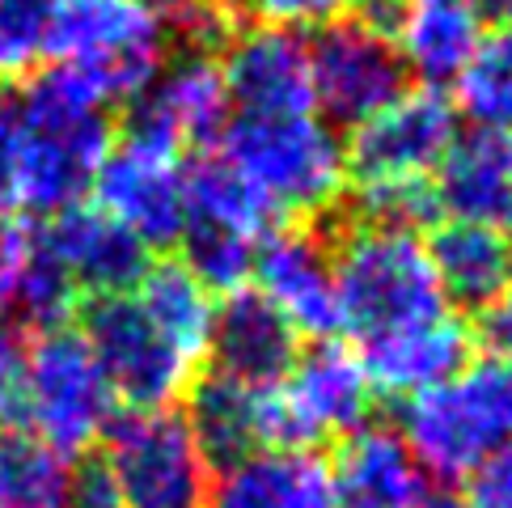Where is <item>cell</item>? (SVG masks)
Here are the masks:
<instances>
[{
  "instance_id": "d590c367",
  "label": "cell",
  "mask_w": 512,
  "mask_h": 508,
  "mask_svg": "<svg viewBox=\"0 0 512 508\" xmlns=\"http://www.w3.org/2000/svg\"><path fill=\"white\" fill-rule=\"evenodd\" d=\"M17 267H22V225L0 221V326L13 318Z\"/></svg>"
},
{
  "instance_id": "7402d4cb",
  "label": "cell",
  "mask_w": 512,
  "mask_h": 508,
  "mask_svg": "<svg viewBox=\"0 0 512 508\" xmlns=\"http://www.w3.org/2000/svg\"><path fill=\"white\" fill-rule=\"evenodd\" d=\"M339 508H415L428 492L424 466L394 428L360 424L347 432L331 462Z\"/></svg>"
},
{
  "instance_id": "8fae6325",
  "label": "cell",
  "mask_w": 512,
  "mask_h": 508,
  "mask_svg": "<svg viewBox=\"0 0 512 508\" xmlns=\"http://www.w3.org/2000/svg\"><path fill=\"white\" fill-rule=\"evenodd\" d=\"M94 199L144 250L174 246L187 221V166L170 149L123 136L94 178Z\"/></svg>"
},
{
  "instance_id": "d4e9b609",
  "label": "cell",
  "mask_w": 512,
  "mask_h": 508,
  "mask_svg": "<svg viewBox=\"0 0 512 508\" xmlns=\"http://www.w3.org/2000/svg\"><path fill=\"white\" fill-rule=\"evenodd\" d=\"M187 428L195 445L204 449L208 462H237L246 453L263 449L259 441V390L229 381L221 373L195 377V386L187 390Z\"/></svg>"
},
{
  "instance_id": "3957f363",
  "label": "cell",
  "mask_w": 512,
  "mask_h": 508,
  "mask_svg": "<svg viewBox=\"0 0 512 508\" xmlns=\"http://www.w3.org/2000/svg\"><path fill=\"white\" fill-rule=\"evenodd\" d=\"M170 30L149 0H60L47 60L72 72L106 111L132 106L170 64Z\"/></svg>"
},
{
  "instance_id": "f1b7e54d",
  "label": "cell",
  "mask_w": 512,
  "mask_h": 508,
  "mask_svg": "<svg viewBox=\"0 0 512 508\" xmlns=\"http://www.w3.org/2000/svg\"><path fill=\"white\" fill-rule=\"evenodd\" d=\"M56 5L60 0H0V85L30 77L47 60Z\"/></svg>"
},
{
  "instance_id": "ac0fdd59",
  "label": "cell",
  "mask_w": 512,
  "mask_h": 508,
  "mask_svg": "<svg viewBox=\"0 0 512 508\" xmlns=\"http://www.w3.org/2000/svg\"><path fill=\"white\" fill-rule=\"evenodd\" d=\"M280 390L305 449L322 437H335V432L339 437L356 432L373 407V381L364 373L360 356L331 339L301 352L292 373L280 381Z\"/></svg>"
},
{
  "instance_id": "1f68e13d",
  "label": "cell",
  "mask_w": 512,
  "mask_h": 508,
  "mask_svg": "<svg viewBox=\"0 0 512 508\" xmlns=\"http://www.w3.org/2000/svg\"><path fill=\"white\" fill-rule=\"evenodd\" d=\"M26 403V339L0 326V428L22 424Z\"/></svg>"
},
{
  "instance_id": "ab89813d",
  "label": "cell",
  "mask_w": 512,
  "mask_h": 508,
  "mask_svg": "<svg viewBox=\"0 0 512 508\" xmlns=\"http://www.w3.org/2000/svg\"><path fill=\"white\" fill-rule=\"evenodd\" d=\"M149 5H153V9L161 13V17H166V13H174L178 5H187V0H149Z\"/></svg>"
},
{
  "instance_id": "484cf974",
  "label": "cell",
  "mask_w": 512,
  "mask_h": 508,
  "mask_svg": "<svg viewBox=\"0 0 512 508\" xmlns=\"http://www.w3.org/2000/svg\"><path fill=\"white\" fill-rule=\"evenodd\" d=\"M132 293L144 305V314H149L191 360L208 356V335H212L216 301L178 259L149 263V271L140 276V284L132 288Z\"/></svg>"
},
{
  "instance_id": "ba28073f",
  "label": "cell",
  "mask_w": 512,
  "mask_h": 508,
  "mask_svg": "<svg viewBox=\"0 0 512 508\" xmlns=\"http://www.w3.org/2000/svg\"><path fill=\"white\" fill-rule=\"evenodd\" d=\"M85 343L111 386L115 403L132 411H174L195 386L199 360H191L161 326L144 314L136 293L85 301Z\"/></svg>"
},
{
  "instance_id": "44dd1931",
  "label": "cell",
  "mask_w": 512,
  "mask_h": 508,
  "mask_svg": "<svg viewBox=\"0 0 512 508\" xmlns=\"http://www.w3.org/2000/svg\"><path fill=\"white\" fill-rule=\"evenodd\" d=\"M432 187L449 221H504L512 212V132L508 127H470V132L453 136Z\"/></svg>"
},
{
  "instance_id": "603a6c76",
  "label": "cell",
  "mask_w": 512,
  "mask_h": 508,
  "mask_svg": "<svg viewBox=\"0 0 512 508\" xmlns=\"http://www.w3.org/2000/svg\"><path fill=\"white\" fill-rule=\"evenodd\" d=\"M470 348H474L470 326L462 318L445 314L436 322L398 331L390 339L364 343L360 365L377 390L411 398V394H424L432 386H441L445 377H453L470 360Z\"/></svg>"
},
{
  "instance_id": "7c38bea8",
  "label": "cell",
  "mask_w": 512,
  "mask_h": 508,
  "mask_svg": "<svg viewBox=\"0 0 512 508\" xmlns=\"http://www.w3.org/2000/svg\"><path fill=\"white\" fill-rule=\"evenodd\" d=\"M457 136V111L441 89H411L369 123H360L347 144V174L356 187L428 178L441 166Z\"/></svg>"
},
{
  "instance_id": "4fadbf2b",
  "label": "cell",
  "mask_w": 512,
  "mask_h": 508,
  "mask_svg": "<svg viewBox=\"0 0 512 508\" xmlns=\"http://www.w3.org/2000/svg\"><path fill=\"white\" fill-rule=\"evenodd\" d=\"M229 123V89L221 60L212 56H182L161 68V77L144 89L127 111V132L132 140L157 144L170 153L204 149Z\"/></svg>"
},
{
  "instance_id": "cb8c5ba5",
  "label": "cell",
  "mask_w": 512,
  "mask_h": 508,
  "mask_svg": "<svg viewBox=\"0 0 512 508\" xmlns=\"http://www.w3.org/2000/svg\"><path fill=\"white\" fill-rule=\"evenodd\" d=\"M428 259L445 288V301H457L462 310L487 314L512 288V250L496 225L445 221L432 233Z\"/></svg>"
},
{
  "instance_id": "83f0119b",
  "label": "cell",
  "mask_w": 512,
  "mask_h": 508,
  "mask_svg": "<svg viewBox=\"0 0 512 508\" xmlns=\"http://www.w3.org/2000/svg\"><path fill=\"white\" fill-rule=\"evenodd\" d=\"M457 106L474 127L512 132V30H496L457 72Z\"/></svg>"
},
{
  "instance_id": "d6986e66",
  "label": "cell",
  "mask_w": 512,
  "mask_h": 508,
  "mask_svg": "<svg viewBox=\"0 0 512 508\" xmlns=\"http://www.w3.org/2000/svg\"><path fill=\"white\" fill-rule=\"evenodd\" d=\"M390 39L402 68L415 72L424 89L457 81L487 39L483 0H394Z\"/></svg>"
},
{
  "instance_id": "ffe728a7",
  "label": "cell",
  "mask_w": 512,
  "mask_h": 508,
  "mask_svg": "<svg viewBox=\"0 0 512 508\" xmlns=\"http://www.w3.org/2000/svg\"><path fill=\"white\" fill-rule=\"evenodd\" d=\"M208 508H339L331 462L314 449H254L221 466Z\"/></svg>"
},
{
  "instance_id": "6da1fadb",
  "label": "cell",
  "mask_w": 512,
  "mask_h": 508,
  "mask_svg": "<svg viewBox=\"0 0 512 508\" xmlns=\"http://www.w3.org/2000/svg\"><path fill=\"white\" fill-rule=\"evenodd\" d=\"M115 149L111 111L64 68H43L17 98L13 208L47 221L94 191L106 153Z\"/></svg>"
},
{
  "instance_id": "e0dca14e",
  "label": "cell",
  "mask_w": 512,
  "mask_h": 508,
  "mask_svg": "<svg viewBox=\"0 0 512 508\" xmlns=\"http://www.w3.org/2000/svg\"><path fill=\"white\" fill-rule=\"evenodd\" d=\"M301 356V335L259 288H237L212 314L208 360L212 373L242 381L250 390L280 386Z\"/></svg>"
},
{
  "instance_id": "f35d334b",
  "label": "cell",
  "mask_w": 512,
  "mask_h": 508,
  "mask_svg": "<svg viewBox=\"0 0 512 508\" xmlns=\"http://www.w3.org/2000/svg\"><path fill=\"white\" fill-rule=\"evenodd\" d=\"M491 9L500 13V22H504V30H512V0H491Z\"/></svg>"
},
{
  "instance_id": "d6a6232c",
  "label": "cell",
  "mask_w": 512,
  "mask_h": 508,
  "mask_svg": "<svg viewBox=\"0 0 512 508\" xmlns=\"http://www.w3.org/2000/svg\"><path fill=\"white\" fill-rule=\"evenodd\" d=\"M466 508H512V445H504L470 475Z\"/></svg>"
},
{
  "instance_id": "4dcf8cb0",
  "label": "cell",
  "mask_w": 512,
  "mask_h": 508,
  "mask_svg": "<svg viewBox=\"0 0 512 508\" xmlns=\"http://www.w3.org/2000/svg\"><path fill=\"white\" fill-rule=\"evenodd\" d=\"M237 13H254L263 26L276 30H322L331 22H343L352 17L364 0H233Z\"/></svg>"
},
{
  "instance_id": "f546056e",
  "label": "cell",
  "mask_w": 512,
  "mask_h": 508,
  "mask_svg": "<svg viewBox=\"0 0 512 508\" xmlns=\"http://www.w3.org/2000/svg\"><path fill=\"white\" fill-rule=\"evenodd\" d=\"M356 212L364 225H390V229H415L432 221L436 204L432 178H402V183H369L356 187Z\"/></svg>"
},
{
  "instance_id": "e575fe53",
  "label": "cell",
  "mask_w": 512,
  "mask_h": 508,
  "mask_svg": "<svg viewBox=\"0 0 512 508\" xmlns=\"http://www.w3.org/2000/svg\"><path fill=\"white\" fill-rule=\"evenodd\" d=\"M13 153H17V98L0 85V221L13 212Z\"/></svg>"
},
{
  "instance_id": "277c9868",
  "label": "cell",
  "mask_w": 512,
  "mask_h": 508,
  "mask_svg": "<svg viewBox=\"0 0 512 508\" xmlns=\"http://www.w3.org/2000/svg\"><path fill=\"white\" fill-rule=\"evenodd\" d=\"M402 441L436 479H466L512 445V360L479 356L402 407Z\"/></svg>"
},
{
  "instance_id": "52a82bcc",
  "label": "cell",
  "mask_w": 512,
  "mask_h": 508,
  "mask_svg": "<svg viewBox=\"0 0 512 508\" xmlns=\"http://www.w3.org/2000/svg\"><path fill=\"white\" fill-rule=\"evenodd\" d=\"M271 212L221 153L187 166V221H182V267L208 293H237L254 276Z\"/></svg>"
},
{
  "instance_id": "60d3db41",
  "label": "cell",
  "mask_w": 512,
  "mask_h": 508,
  "mask_svg": "<svg viewBox=\"0 0 512 508\" xmlns=\"http://www.w3.org/2000/svg\"><path fill=\"white\" fill-rule=\"evenodd\" d=\"M504 242H508V250H512V212L504 216Z\"/></svg>"
},
{
  "instance_id": "4316f807",
  "label": "cell",
  "mask_w": 512,
  "mask_h": 508,
  "mask_svg": "<svg viewBox=\"0 0 512 508\" xmlns=\"http://www.w3.org/2000/svg\"><path fill=\"white\" fill-rule=\"evenodd\" d=\"M72 458L30 428H0V508H68Z\"/></svg>"
},
{
  "instance_id": "8992f818",
  "label": "cell",
  "mask_w": 512,
  "mask_h": 508,
  "mask_svg": "<svg viewBox=\"0 0 512 508\" xmlns=\"http://www.w3.org/2000/svg\"><path fill=\"white\" fill-rule=\"evenodd\" d=\"M115 424V394L106 386L94 352L81 331L51 326L26 339V403L22 428L60 449L64 458H81Z\"/></svg>"
},
{
  "instance_id": "9c48e42d",
  "label": "cell",
  "mask_w": 512,
  "mask_h": 508,
  "mask_svg": "<svg viewBox=\"0 0 512 508\" xmlns=\"http://www.w3.org/2000/svg\"><path fill=\"white\" fill-rule=\"evenodd\" d=\"M102 441L123 508H208L212 462L178 411H127Z\"/></svg>"
},
{
  "instance_id": "9a60e30c",
  "label": "cell",
  "mask_w": 512,
  "mask_h": 508,
  "mask_svg": "<svg viewBox=\"0 0 512 508\" xmlns=\"http://www.w3.org/2000/svg\"><path fill=\"white\" fill-rule=\"evenodd\" d=\"M254 276L259 293L292 322L297 335H314L322 343L339 331L331 246L314 225L271 229L254 259Z\"/></svg>"
},
{
  "instance_id": "2e32d148",
  "label": "cell",
  "mask_w": 512,
  "mask_h": 508,
  "mask_svg": "<svg viewBox=\"0 0 512 508\" xmlns=\"http://www.w3.org/2000/svg\"><path fill=\"white\" fill-rule=\"evenodd\" d=\"M221 72L229 106H237V115H318L314 77H309V43L297 30H237V39L225 47Z\"/></svg>"
},
{
  "instance_id": "74e56055",
  "label": "cell",
  "mask_w": 512,
  "mask_h": 508,
  "mask_svg": "<svg viewBox=\"0 0 512 508\" xmlns=\"http://www.w3.org/2000/svg\"><path fill=\"white\" fill-rule=\"evenodd\" d=\"M415 508H466V500H457L449 492H424Z\"/></svg>"
},
{
  "instance_id": "836d02e7",
  "label": "cell",
  "mask_w": 512,
  "mask_h": 508,
  "mask_svg": "<svg viewBox=\"0 0 512 508\" xmlns=\"http://www.w3.org/2000/svg\"><path fill=\"white\" fill-rule=\"evenodd\" d=\"M68 508H123L119 487L111 479L102 458H89L72 470V492H68Z\"/></svg>"
},
{
  "instance_id": "5bb4252c",
  "label": "cell",
  "mask_w": 512,
  "mask_h": 508,
  "mask_svg": "<svg viewBox=\"0 0 512 508\" xmlns=\"http://www.w3.org/2000/svg\"><path fill=\"white\" fill-rule=\"evenodd\" d=\"M30 229H34V242L47 250V259L89 301L132 293L140 276L149 271V250L102 208L77 204L68 212L47 216V221H34Z\"/></svg>"
},
{
  "instance_id": "5b68a950",
  "label": "cell",
  "mask_w": 512,
  "mask_h": 508,
  "mask_svg": "<svg viewBox=\"0 0 512 508\" xmlns=\"http://www.w3.org/2000/svg\"><path fill=\"white\" fill-rule=\"evenodd\" d=\"M221 157L276 216H318L347 183V149L322 115H237L221 132Z\"/></svg>"
},
{
  "instance_id": "8d00e7d4",
  "label": "cell",
  "mask_w": 512,
  "mask_h": 508,
  "mask_svg": "<svg viewBox=\"0 0 512 508\" xmlns=\"http://www.w3.org/2000/svg\"><path fill=\"white\" fill-rule=\"evenodd\" d=\"M483 335H487V343H491V352L504 356V360H512V288L487 310Z\"/></svg>"
},
{
  "instance_id": "30bf717a",
  "label": "cell",
  "mask_w": 512,
  "mask_h": 508,
  "mask_svg": "<svg viewBox=\"0 0 512 508\" xmlns=\"http://www.w3.org/2000/svg\"><path fill=\"white\" fill-rule=\"evenodd\" d=\"M309 77L322 119L352 132L407 94V68L394 39L360 13L318 30L309 43Z\"/></svg>"
},
{
  "instance_id": "7a4b0ae2",
  "label": "cell",
  "mask_w": 512,
  "mask_h": 508,
  "mask_svg": "<svg viewBox=\"0 0 512 508\" xmlns=\"http://www.w3.org/2000/svg\"><path fill=\"white\" fill-rule=\"evenodd\" d=\"M331 263L339 331L356 335L360 348L449 314L445 288L428 259V242L415 229L360 221L339 238Z\"/></svg>"
}]
</instances>
